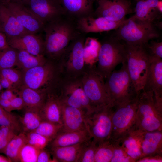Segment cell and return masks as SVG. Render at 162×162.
Segmentation results:
<instances>
[{"label": "cell", "instance_id": "cell-1", "mask_svg": "<svg viewBox=\"0 0 162 162\" xmlns=\"http://www.w3.org/2000/svg\"><path fill=\"white\" fill-rule=\"evenodd\" d=\"M44 55L60 58L70 42L80 32L76 20L64 14L44 25Z\"/></svg>", "mask_w": 162, "mask_h": 162}, {"label": "cell", "instance_id": "cell-2", "mask_svg": "<svg viewBox=\"0 0 162 162\" xmlns=\"http://www.w3.org/2000/svg\"><path fill=\"white\" fill-rule=\"evenodd\" d=\"M157 27L155 23L140 20L134 15L116 29L114 35L127 45H146L159 37Z\"/></svg>", "mask_w": 162, "mask_h": 162}, {"label": "cell", "instance_id": "cell-3", "mask_svg": "<svg viewBox=\"0 0 162 162\" xmlns=\"http://www.w3.org/2000/svg\"><path fill=\"white\" fill-rule=\"evenodd\" d=\"M107 77L105 86L112 107L128 101L139 94L137 93L132 83L126 62L122 64L120 69L113 71Z\"/></svg>", "mask_w": 162, "mask_h": 162}, {"label": "cell", "instance_id": "cell-4", "mask_svg": "<svg viewBox=\"0 0 162 162\" xmlns=\"http://www.w3.org/2000/svg\"><path fill=\"white\" fill-rule=\"evenodd\" d=\"M114 35L106 36L100 42L98 61V71L107 77L118 64L126 62V44Z\"/></svg>", "mask_w": 162, "mask_h": 162}, {"label": "cell", "instance_id": "cell-5", "mask_svg": "<svg viewBox=\"0 0 162 162\" xmlns=\"http://www.w3.org/2000/svg\"><path fill=\"white\" fill-rule=\"evenodd\" d=\"M128 70L137 93L144 90L149 63V54L145 45L126 44Z\"/></svg>", "mask_w": 162, "mask_h": 162}, {"label": "cell", "instance_id": "cell-6", "mask_svg": "<svg viewBox=\"0 0 162 162\" xmlns=\"http://www.w3.org/2000/svg\"><path fill=\"white\" fill-rule=\"evenodd\" d=\"M136 127L143 131L162 130V114L155 107L152 91L143 90L140 94Z\"/></svg>", "mask_w": 162, "mask_h": 162}, {"label": "cell", "instance_id": "cell-7", "mask_svg": "<svg viewBox=\"0 0 162 162\" xmlns=\"http://www.w3.org/2000/svg\"><path fill=\"white\" fill-rule=\"evenodd\" d=\"M140 93L133 99L113 107L111 139L118 140L136 127V114Z\"/></svg>", "mask_w": 162, "mask_h": 162}, {"label": "cell", "instance_id": "cell-8", "mask_svg": "<svg viewBox=\"0 0 162 162\" xmlns=\"http://www.w3.org/2000/svg\"><path fill=\"white\" fill-rule=\"evenodd\" d=\"M112 110V107L108 106L94 110L86 115V129L98 144L110 139Z\"/></svg>", "mask_w": 162, "mask_h": 162}, {"label": "cell", "instance_id": "cell-9", "mask_svg": "<svg viewBox=\"0 0 162 162\" xmlns=\"http://www.w3.org/2000/svg\"><path fill=\"white\" fill-rule=\"evenodd\" d=\"M82 84L95 110L112 107L106 90L104 77L98 71H93L86 75Z\"/></svg>", "mask_w": 162, "mask_h": 162}, {"label": "cell", "instance_id": "cell-10", "mask_svg": "<svg viewBox=\"0 0 162 162\" xmlns=\"http://www.w3.org/2000/svg\"><path fill=\"white\" fill-rule=\"evenodd\" d=\"M97 6L92 16L119 21L134 12L131 0H96Z\"/></svg>", "mask_w": 162, "mask_h": 162}, {"label": "cell", "instance_id": "cell-11", "mask_svg": "<svg viewBox=\"0 0 162 162\" xmlns=\"http://www.w3.org/2000/svg\"><path fill=\"white\" fill-rule=\"evenodd\" d=\"M23 5L44 25L65 14L58 0H29Z\"/></svg>", "mask_w": 162, "mask_h": 162}, {"label": "cell", "instance_id": "cell-12", "mask_svg": "<svg viewBox=\"0 0 162 162\" xmlns=\"http://www.w3.org/2000/svg\"><path fill=\"white\" fill-rule=\"evenodd\" d=\"M47 62L24 71L22 79L24 85L40 92H47L46 86L53 75L52 67Z\"/></svg>", "mask_w": 162, "mask_h": 162}, {"label": "cell", "instance_id": "cell-13", "mask_svg": "<svg viewBox=\"0 0 162 162\" xmlns=\"http://www.w3.org/2000/svg\"><path fill=\"white\" fill-rule=\"evenodd\" d=\"M126 19L114 21L102 17L92 16L82 17L76 20L77 29L81 33L87 35L89 33H98L116 30Z\"/></svg>", "mask_w": 162, "mask_h": 162}, {"label": "cell", "instance_id": "cell-14", "mask_svg": "<svg viewBox=\"0 0 162 162\" xmlns=\"http://www.w3.org/2000/svg\"><path fill=\"white\" fill-rule=\"evenodd\" d=\"M10 46L32 55H44V39L40 33L25 34L8 40Z\"/></svg>", "mask_w": 162, "mask_h": 162}, {"label": "cell", "instance_id": "cell-15", "mask_svg": "<svg viewBox=\"0 0 162 162\" xmlns=\"http://www.w3.org/2000/svg\"><path fill=\"white\" fill-rule=\"evenodd\" d=\"M7 7L19 23L29 33L36 34L44 32V24L23 5L10 2Z\"/></svg>", "mask_w": 162, "mask_h": 162}, {"label": "cell", "instance_id": "cell-16", "mask_svg": "<svg viewBox=\"0 0 162 162\" xmlns=\"http://www.w3.org/2000/svg\"><path fill=\"white\" fill-rule=\"evenodd\" d=\"M86 35L80 33L70 43L62 55L67 57L69 68L79 71L84 67L83 47Z\"/></svg>", "mask_w": 162, "mask_h": 162}, {"label": "cell", "instance_id": "cell-17", "mask_svg": "<svg viewBox=\"0 0 162 162\" xmlns=\"http://www.w3.org/2000/svg\"><path fill=\"white\" fill-rule=\"evenodd\" d=\"M61 102L63 126L61 131H74L86 129L85 124L86 112Z\"/></svg>", "mask_w": 162, "mask_h": 162}, {"label": "cell", "instance_id": "cell-18", "mask_svg": "<svg viewBox=\"0 0 162 162\" xmlns=\"http://www.w3.org/2000/svg\"><path fill=\"white\" fill-rule=\"evenodd\" d=\"M144 91L162 96V58L149 55V63Z\"/></svg>", "mask_w": 162, "mask_h": 162}, {"label": "cell", "instance_id": "cell-19", "mask_svg": "<svg viewBox=\"0 0 162 162\" xmlns=\"http://www.w3.org/2000/svg\"><path fill=\"white\" fill-rule=\"evenodd\" d=\"M143 132L135 127L119 139L115 140L135 162L141 157V144Z\"/></svg>", "mask_w": 162, "mask_h": 162}, {"label": "cell", "instance_id": "cell-20", "mask_svg": "<svg viewBox=\"0 0 162 162\" xmlns=\"http://www.w3.org/2000/svg\"><path fill=\"white\" fill-rule=\"evenodd\" d=\"M96 0H58L65 14L76 20L93 16Z\"/></svg>", "mask_w": 162, "mask_h": 162}, {"label": "cell", "instance_id": "cell-21", "mask_svg": "<svg viewBox=\"0 0 162 162\" xmlns=\"http://www.w3.org/2000/svg\"><path fill=\"white\" fill-rule=\"evenodd\" d=\"M0 26L8 40L29 33L19 23L7 6L0 2Z\"/></svg>", "mask_w": 162, "mask_h": 162}, {"label": "cell", "instance_id": "cell-22", "mask_svg": "<svg viewBox=\"0 0 162 162\" xmlns=\"http://www.w3.org/2000/svg\"><path fill=\"white\" fill-rule=\"evenodd\" d=\"M39 112L43 120L62 124L60 96L47 93Z\"/></svg>", "mask_w": 162, "mask_h": 162}, {"label": "cell", "instance_id": "cell-23", "mask_svg": "<svg viewBox=\"0 0 162 162\" xmlns=\"http://www.w3.org/2000/svg\"><path fill=\"white\" fill-rule=\"evenodd\" d=\"M92 138L86 129L74 131H60L49 143L51 148L76 145Z\"/></svg>", "mask_w": 162, "mask_h": 162}, {"label": "cell", "instance_id": "cell-24", "mask_svg": "<svg viewBox=\"0 0 162 162\" xmlns=\"http://www.w3.org/2000/svg\"><path fill=\"white\" fill-rule=\"evenodd\" d=\"M141 150V158L150 155H162V130L144 131Z\"/></svg>", "mask_w": 162, "mask_h": 162}, {"label": "cell", "instance_id": "cell-25", "mask_svg": "<svg viewBox=\"0 0 162 162\" xmlns=\"http://www.w3.org/2000/svg\"><path fill=\"white\" fill-rule=\"evenodd\" d=\"M160 0H136L134 16L138 19L155 23L161 15L156 6Z\"/></svg>", "mask_w": 162, "mask_h": 162}, {"label": "cell", "instance_id": "cell-26", "mask_svg": "<svg viewBox=\"0 0 162 162\" xmlns=\"http://www.w3.org/2000/svg\"><path fill=\"white\" fill-rule=\"evenodd\" d=\"M87 141L70 146L50 148L53 159L55 162H77L81 149Z\"/></svg>", "mask_w": 162, "mask_h": 162}, {"label": "cell", "instance_id": "cell-27", "mask_svg": "<svg viewBox=\"0 0 162 162\" xmlns=\"http://www.w3.org/2000/svg\"><path fill=\"white\" fill-rule=\"evenodd\" d=\"M47 94V92L38 91L24 85L18 93L24 101L25 108L40 109L44 103Z\"/></svg>", "mask_w": 162, "mask_h": 162}, {"label": "cell", "instance_id": "cell-28", "mask_svg": "<svg viewBox=\"0 0 162 162\" xmlns=\"http://www.w3.org/2000/svg\"><path fill=\"white\" fill-rule=\"evenodd\" d=\"M23 116L19 117L22 132L26 133L34 130L43 120L39 112L40 109L34 108H25Z\"/></svg>", "mask_w": 162, "mask_h": 162}, {"label": "cell", "instance_id": "cell-29", "mask_svg": "<svg viewBox=\"0 0 162 162\" xmlns=\"http://www.w3.org/2000/svg\"><path fill=\"white\" fill-rule=\"evenodd\" d=\"M27 144L25 133L21 132L15 135L7 146L4 153L10 162L20 161V155L23 147Z\"/></svg>", "mask_w": 162, "mask_h": 162}, {"label": "cell", "instance_id": "cell-30", "mask_svg": "<svg viewBox=\"0 0 162 162\" xmlns=\"http://www.w3.org/2000/svg\"><path fill=\"white\" fill-rule=\"evenodd\" d=\"M47 60L43 55L36 56L23 50H18L16 65L24 71L44 64Z\"/></svg>", "mask_w": 162, "mask_h": 162}, {"label": "cell", "instance_id": "cell-31", "mask_svg": "<svg viewBox=\"0 0 162 162\" xmlns=\"http://www.w3.org/2000/svg\"><path fill=\"white\" fill-rule=\"evenodd\" d=\"M64 93L80 103L87 114L95 110L82 86L78 83L69 86Z\"/></svg>", "mask_w": 162, "mask_h": 162}, {"label": "cell", "instance_id": "cell-32", "mask_svg": "<svg viewBox=\"0 0 162 162\" xmlns=\"http://www.w3.org/2000/svg\"><path fill=\"white\" fill-rule=\"evenodd\" d=\"M101 44L97 39L92 37H86L83 47V55L85 62L91 63L98 60Z\"/></svg>", "mask_w": 162, "mask_h": 162}, {"label": "cell", "instance_id": "cell-33", "mask_svg": "<svg viewBox=\"0 0 162 162\" xmlns=\"http://www.w3.org/2000/svg\"><path fill=\"white\" fill-rule=\"evenodd\" d=\"M114 141L111 139L98 144L94 162H110L114 151Z\"/></svg>", "mask_w": 162, "mask_h": 162}, {"label": "cell", "instance_id": "cell-34", "mask_svg": "<svg viewBox=\"0 0 162 162\" xmlns=\"http://www.w3.org/2000/svg\"><path fill=\"white\" fill-rule=\"evenodd\" d=\"M62 124L50 122L43 120L34 131L51 140L61 130Z\"/></svg>", "mask_w": 162, "mask_h": 162}, {"label": "cell", "instance_id": "cell-35", "mask_svg": "<svg viewBox=\"0 0 162 162\" xmlns=\"http://www.w3.org/2000/svg\"><path fill=\"white\" fill-rule=\"evenodd\" d=\"M10 128L18 133L22 132L19 118L0 106V126Z\"/></svg>", "mask_w": 162, "mask_h": 162}, {"label": "cell", "instance_id": "cell-36", "mask_svg": "<svg viewBox=\"0 0 162 162\" xmlns=\"http://www.w3.org/2000/svg\"><path fill=\"white\" fill-rule=\"evenodd\" d=\"M17 50L10 46L0 50V69L16 65Z\"/></svg>", "mask_w": 162, "mask_h": 162}, {"label": "cell", "instance_id": "cell-37", "mask_svg": "<svg viewBox=\"0 0 162 162\" xmlns=\"http://www.w3.org/2000/svg\"><path fill=\"white\" fill-rule=\"evenodd\" d=\"M25 134L27 144L39 150L45 148L51 141L50 139L34 131Z\"/></svg>", "mask_w": 162, "mask_h": 162}, {"label": "cell", "instance_id": "cell-38", "mask_svg": "<svg viewBox=\"0 0 162 162\" xmlns=\"http://www.w3.org/2000/svg\"><path fill=\"white\" fill-rule=\"evenodd\" d=\"M98 144L92 138L87 141L82 147L77 162H94Z\"/></svg>", "mask_w": 162, "mask_h": 162}, {"label": "cell", "instance_id": "cell-39", "mask_svg": "<svg viewBox=\"0 0 162 162\" xmlns=\"http://www.w3.org/2000/svg\"><path fill=\"white\" fill-rule=\"evenodd\" d=\"M19 133L6 126H0V153L4 154L5 148L12 138Z\"/></svg>", "mask_w": 162, "mask_h": 162}, {"label": "cell", "instance_id": "cell-40", "mask_svg": "<svg viewBox=\"0 0 162 162\" xmlns=\"http://www.w3.org/2000/svg\"><path fill=\"white\" fill-rule=\"evenodd\" d=\"M0 75L9 80L14 87L19 85L23 81L20 72L13 68L0 69Z\"/></svg>", "mask_w": 162, "mask_h": 162}, {"label": "cell", "instance_id": "cell-41", "mask_svg": "<svg viewBox=\"0 0 162 162\" xmlns=\"http://www.w3.org/2000/svg\"><path fill=\"white\" fill-rule=\"evenodd\" d=\"M114 141V151L110 162H135L116 141Z\"/></svg>", "mask_w": 162, "mask_h": 162}, {"label": "cell", "instance_id": "cell-42", "mask_svg": "<svg viewBox=\"0 0 162 162\" xmlns=\"http://www.w3.org/2000/svg\"><path fill=\"white\" fill-rule=\"evenodd\" d=\"M40 150L26 144L22 149L20 153V161L36 162Z\"/></svg>", "mask_w": 162, "mask_h": 162}, {"label": "cell", "instance_id": "cell-43", "mask_svg": "<svg viewBox=\"0 0 162 162\" xmlns=\"http://www.w3.org/2000/svg\"><path fill=\"white\" fill-rule=\"evenodd\" d=\"M148 52L150 56H154L162 58V42L152 40L145 45Z\"/></svg>", "mask_w": 162, "mask_h": 162}, {"label": "cell", "instance_id": "cell-44", "mask_svg": "<svg viewBox=\"0 0 162 162\" xmlns=\"http://www.w3.org/2000/svg\"><path fill=\"white\" fill-rule=\"evenodd\" d=\"M12 111L19 110L25 108V104L22 97L19 95L14 97L10 100Z\"/></svg>", "mask_w": 162, "mask_h": 162}, {"label": "cell", "instance_id": "cell-45", "mask_svg": "<svg viewBox=\"0 0 162 162\" xmlns=\"http://www.w3.org/2000/svg\"><path fill=\"white\" fill-rule=\"evenodd\" d=\"M36 162H55V161L53 158H51L49 152L44 148L39 151Z\"/></svg>", "mask_w": 162, "mask_h": 162}, {"label": "cell", "instance_id": "cell-46", "mask_svg": "<svg viewBox=\"0 0 162 162\" xmlns=\"http://www.w3.org/2000/svg\"><path fill=\"white\" fill-rule=\"evenodd\" d=\"M162 155H150L142 157L136 162H162Z\"/></svg>", "mask_w": 162, "mask_h": 162}, {"label": "cell", "instance_id": "cell-47", "mask_svg": "<svg viewBox=\"0 0 162 162\" xmlns=\"http://www.w3.org/2000/svg\"><path fill=\"white\" fill-rule=\"evenodd\" d=\"M14 90L7 89L0 93V99L10 100L17 94L14 92Z\"/></svg>", "mask_w": 162, "mask_h": 162}, {"label": "cell", "instance_id": "cell-48", "mask_svg": "<svg viewBox=\"0 0 162 162\" xmlns=\"http://www.w3.org/2000/svg\"><path fill=\"white\" fill-rule=\"evenodd\" d=\"M0 84L3 88L14 90V87L7 79L0 75Z\"/></svg>", "mask_w": 162, "mask_h": 162}, {"label": "cell", "instance_id": "cell-49", "mask_svg": "<svg viewBox=\"0 0 162 162\" xmlns=\"http://www.w3.org/2000/svg\"><path fill=\"white\" fill-rule=\"evenodd\" d=\"M9 47L7 36L3 32L0 31V50Z\"/></svg>", "mask_w": 162, "mask_h": 162}, {"label": "cell", "instance_id": "cell-50", "mask_svg": "<svg viewBox=\"0 0 162 162\" xmlns=\"http://www.w3.org/2000/svg\"><path fill=\"white\" fill-rule=\"evenodd\" d=\"M0 106L7 111L10 112L12 111L10 100L0 99Z\"/></svg>", "mask_w": 162, "mask_h": 162}, {"label": "cell", "instance_id": "cell-51", "mask_svg": "<svg viewBox=\"0 0 162 162\" xmlns=\"http://www.w3.org/2000/svg\"><path fill=\"white\" fill-rule=\"evenodd\" d=\"M10 2L16 3L23 5L29 0H10Z\"/></svg>", "mask_w": 162, "mask_h": 162}, {"label": "cell", "instance_id": "cell-52", "mask_svg": "<svg viewBox=\"0 0 162 162\" xmlns=\"http://www.w3.org/2000/svg\"><path fill=\"white\" fill-rule=\"evenodd\" d=\"M156 8L158 11L161 14H162V0H160L158 2Z\"/></svg>", "mask_w": 162, "mask_h": 162}, {"label": "cell", "instance_id": "cell-53", "mask_svg": "<svg viewBox=\"0 0 162 162\" xmlns=\"http://www.w3.org/2000/svg\"><path fill=\"white\" fill-rule=\"evenodd\" d=\"M0 162H10L7 157L0 155Z\"/></svg>", "mask_w": 162, "mask_h": 162}, {"label": "cell", "instance_id": "cell-54", "mask_svg": "<svg viewBox=\"0 0 162 162\" xmlns=\"http://www.w3.org/2000/svg\"><path fill=\"white\" fill-rule=\"evenodd\" d=\"M0 2L7 6L10 2V0H0Z\"/></svg>", "mask_w": 162, "mask_h": 162}, {"label": "cell", "instance_id": "cell-55", "mask_svg": "<svg viewBox=\"0 0 162 162\" xmlns=\"http://www.w3.org/2000/svg\"><path fill=\"white\" fill-rule=\"evenodd\" d=\"M3 88L2 87V86H1L0 84V93H1V92L2 91V90H3Z\"/></svg>", "mask_w": 162, "mask_h": 162}, {"label": "cell", "instance_id": "cell-56", "mask_svg": "<svg viewBox=\"0 0 162 162\" xmlns=\"http://www.w3.org/2000/svg\"><path fill=\"white\" fill-rule=\"evenodd\" d=\"M0 31H2V29H1V28L0 26Z\"/></svg>", "mask_w": 162, "mask_h": 162}, {"label": "cell", "instance_id": "cell-57", "mask_svg": "<svg viewBox=\"0 0 162 162\" xmlns=\"http://www.w3.org/2000/svg\"><path fill=\"white\" fill-rule=\"evenodd\" d=\"M135 0V1H136V0Z\"/></svg>", "mask_w": 162, "mask_h": 162}]
</instances>
